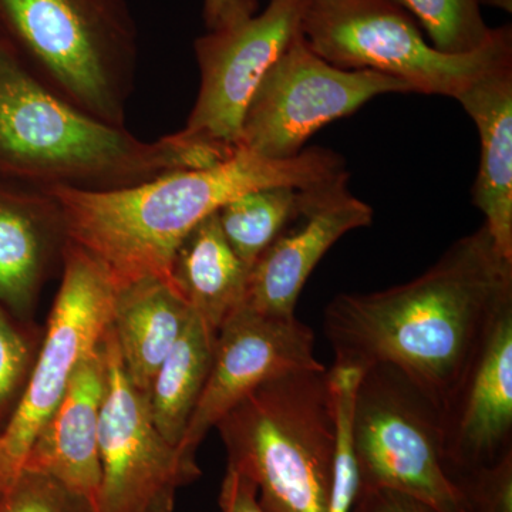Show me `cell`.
<instances>
[{
  "instance_id": "cell-30",
  "label": "cell",
  "mask_w": 512,
  "mask_h": 512,
  "mask_svg": "<svg viewBox=\"0 0 512 512\" xmlns=\"http://www.w3.org/2000/svg\"><path fill=\"white\" fill-rule=\"evenodd\" d=\"M174 497L175 495H165L156 501L146 512H173L174 510Z\"/></svg>"
},
{
  "instance_id": "cell-23",
  "label": "cell",
  "mask_w": 512,
  "mask_h": 512,
  "mask_svg": "<svg viewBox=\"0 0 512 512\" xmlns=\"http://www.w3.org/2000/svg\"><path fill=\"white\" fill-rule=\"evenodd\" d=\"M359 370L335 367L329 370L336 409V451L328 512H350L359 491V476L353 451L352 404Z\"/></svg>"
},
{
  "instance_id": "cell-31",
  "label": "cell",
  "mask_w": 512,
  "mask_h": 512,
  "mask_svg": "<svg viewBox=\"0 0 512 512\" xmlns=\"http://www.w3.org/2000/svg\"><path fill=\"white\" fill-rule=\"evenodd\" d=\"M481 3L494 6V8L503 9L505 12H511L512 0H480Z\"/></svg>"
},
{
  "instance_id": "cell-5",
  "label": "cell",
  "mask_w": 512,
  "mask_h": 512,
  "mask_svg": "<svg viewBox=\"0 0 512 512\" xmlns=\"http://www.w3.org/2000/svg\"><path fill=\"white\" fill-rule=\"evenodd\" d=\"M0 33L47 89L124 127L138 57L127 0H0Z\"/></svg>"
},
{
  "instance_id": "cell-15",
  "label": "cell",
  "mask_w": 512,
  "mask_h": 512,
  "mask_svg": "<svg viewBox=\"0 0 512 512\" xmlns=\"http://www.w3.org/2000/svg\"><path fill=\"white\" fill-rule=\"evenodd\" d=\"M69 242L62 205L47 188L0 177V303L26 322Z\"/></svg>"
},
{
  "instance_id": "cell-21",
  "label": "cell",
  "mask_w": 512,
  "mask_h": 512,
  "mask_svg": "<svg viewBox=\"0 0 512 512\" xmlns=\"http://www.w3.org/2000/svg\"><path fill=\"white\" fill-rule=\"evenodd\" d=\"M301 190L266 187L229 201L217 212L222 234L251 271L298 207Z\"/></svg>"
},
{
  "instance_id": "cell-20",
  "label": "cell",
  "mask_w": 512,
  "mask_h": 512,
  "mask_svg": "<svg viewBox=\"0 0 512 512\" xmlns=\"http://www.w3.org/2000/svg\"><path fill=\"white\" fill-rule=\"evenodd\" d=\"M217 332L192 312L184 332L157 370L146 394L151 419L168 443L180 447L210 375Z\"/></svg>"
},
{
  "instance_id": "cell-8",
  "label": "cell",
  "mask_w": 512,
  "mask_h": 512,
  "mask_svg": "<svg viewBox=\"0 0 512 512\" xmlns=\"http://www.w3.org/2000/svg\"><path fill=\"white\" fill-rule=\"evenodd\" d=\"M306 0H238L195 40L200 93L178 136L221 158L241 146L242 121L272 64L301 33Z\"/></svg>"
},
{
  "instance_id": "cell-1",
  "label": "cell",
  "mask_w": 512,
  "mask_h": 512,
  "mask_svg": "<svg viewBox=\"0 0 512 512\" xmlns=\"http://www.w3.org/2000/svg\"><path fill=\"white\" fill-rule=\"evenodd\" d=\"M512 306V259L481 225L423 275L370 293L335 296L323 330L335 367H396L443 410L494 323Z\"/></svg>"
},
{
  "instance_id": "cell-4",
  "label": "cell",
  "mask_w": 512,
  "mask_h": 512,
  "mask_svg": "<svg viewBox=\"0 0 512 512\" xmlns=\"http://www.w3.org/2000/svg\"><path fill=\"white\" fill-rule=\"evenodd\" d=\"M215 429L266 512H328L338 429L325 366L262 383Z\"/></svg>"
},
{
  "instance_id": "cell-18",
  "label": "cell",
  "mask_w": 512,
  "mask_h": 512,
  "mask_svg": "<svg viewBox=\"0 0 512 512\" xmlns=\"http://www.w3.org/2000/svg\"><path fill=\"white\" fill-rule=\"evenodd\" d=\"M192 311L174 286L143 279L116 289L111 328L131 383L147 394Z\"/></svg>"
},
{
  "instance_id": "cell-22",
  "label": "cell",
  "mask_w": 512,
  "mask_h": 512,
  "mask_svg": "<svg viewBox=\"0 0 512 512\" xmlns=\"http://www.w3.org/2000/svg\"><path fill=\"white\" fill-rule=\"evenodd\" d=\"M426 30L430 45L446 55H468L493 40L480 0H393Z\"/></svg>"
},
{
  "instance_id": "cell-13",
  "label": "cell",
  "mask_w": 512,
  "mask_h": 512,
  "mask_svg": "<svg viewBox=\"0 0 512 512\" xmlns=\"http://www.w3.org/2000/svg\"><path fill=\"white\" fill-rule=\"evenodd\" d=\"M372 222V207L349 190L348 170L301 190L292 217L249 271L242 306L279 318L295 316L320 259L343 235Z\"/></svg>"
},
{
  "instance_id": "cell-9",
  "label": "cell",
  "mask_w": 512,
  "mask_h": 512,
  "mask_svg": "<svg viewBox=\"0 0 512 512\" xmlns=\"http://www.w3.org/2000/svg\"><path fill=\"white\" fill-rule=\"evenodd\" d=\"M116 286L109 272L74 242H67L62 284L22 399L0 433V488L22 470L33 441L63 399L84 360L93 355L113 320Z\"/></svg>"
},
{
  "instance_id": "cell-26",
  "label": "cell",
  "mask_w": 512,
  "mask_h": 512,
  "mask_svg": "<svg viewBox=\"0 0 512 512\" xmlns=\"http://www.w3.org/2000/svg\"><path fill=\"white\" fill-rule=\"evenodd\" d=\"M463 512H512V453L493 466L451 477Z\"/></svg>"
},
{
  "instance_id": "cell-27",
  "label": "cell",
  "mask_w": 512,
  "mask_h": 512,
  "mask_svg": "<svg viewBox=\"0 0 512 512\" xmlns=\"http://www.w3.org/2000/svg\"><path fill=\"white\" fill-rule=\"evenodd\" d=\"M350 512H441L436 507L390 488H359Z\"/></svg>"
},
{
  "instance_id": "cell-16",
  "label": "cell",
  "mask_w": 512,
  "mask_h": 512,
  "mask_svg": "<svg viewBox=\"0 0 512 512\" xmlns=\"http://www.w3.org/2000/svg\"><path fill=\"white\" fill-rule=\"evenodd\" d=\"M106 339V338H104ZM107 386L106 343L74 373L22 468L55 478L96 504L101 484L99 423Z\"/></svg>"
},
{
  "instance_id": "cell-14",
  "label": "cell",
  "mask_w": 512,
  "mask_h": 512,
  "mask_svg": "<svg viewBox=\"0 0 512 512\" xmlns=\"http://www.w3.org/2000/svg\"><path fill=\"white\" fill-rule=\"evenodd\" d=\"M448 476L512 453V306L501 313L441 410Z\"/></svg>"
},
{
  "instance_id": "cell-7",
  "label": "cell",
  "mask_w": 512,
  "mask_h": 512,
  "mask_svg": "<svg viewBox=\"0 0 512 512\" xmlns=\"http://www.w3.org/2000/svg\"><path fill=\"white\" fill-rule=\"evenodd\" d=\"M352 440L359 488H390L441 512H463L444 458L441 412L396 367L360 373Z\"/></svg>"
},
{
  "instance_id": "cell-28",
  "label": "cell",
  "mask_w": 512,
  "mask_h": 512,
  "mask_svg": "<svg viewBox=\"0 0 512 512\" xmlns=\"http://www.w3.org/2000/svg\"><path fill=\"white\" fill-rule=\"evenodd\" d=\"M220 505L222 512H266L259 503L256 485L232 467L222 481Z\"/></svg>"
},
{
  "instance_id": "cell-19",
  "label": "cell",
  "mask_w": 512,
  "mask_h": 512,
  "mask_svg": "<svg viewBox=\"0 0 512 512\" xmlns=\"http://www.w3.org/2000/svg\"><path fill=\"white\" fill-rule=\"evenodd\" d=\"M170 274L175 291L217 333L244 303L249 269L229 247L217 212L181 242Z\"/></svg>"
},
{
  "instance_id": "cell-3",
  "label": "cell",
  "mask_w": 512,
  "mask_h": 512,
  "mask_svg": "<svg viewBox=\"0 0 512 512\" xmlns=\"http://www.w3.org/2000/svg\"><path fill=\"white\" fill-rule=\"evenodd\" d=\"M225 160L177 133L147 143L39 82L0 33V177L106 192Z\"/></svg>"
},
{
  "instance_id": "cell-2",
  "label": "cell",
  "mask_w": 512,
  "mask_h": 512,
  "mask_svg": "<svg viewBox=\"0 0 512 512\" xmlns=\"http://www.w3.org/2000/svg\"><path fill=\"white\" fill-rule=\"evenodd\" d=\"M345 170V161L325 148L269 160L239 146L210 167L173 171L121 190H47L62 205L69 241L93 255L120 289L143 279L171 285L181 242L229 201L259 188L305 190Z\"/></svg>"
},
{
  "instance_id": "cell-6",
  "label": "cell",
  "mask_w": 512,
  "mask_h": 512,
  "mask_svg": "<svg viewBox=\"0 0 512 512\" xmlns=\"http://www.w3.org/2000/svg\"><path fill=\"white\" fill-rule=\"evenodd\" d=\"M301 32L316 55L345 70H372L412 92L456 99L480 74L512 53L510 26L468 55H446L393 0H306Z\"/></svg>"
},
{
  "instance_id": "cell-25",
  "label": "cell",
  "mask_w": 512,
  "mask_h": 512,
  "mask_svg": "<svg viewBox=\"0 0 512 512\" xmlns=\"http://www.w3.org/2000/svg\"><path fill=\"white\" fill-rule=\"evenodd\" d=\"M0 512H96V508L55 478L22 468L0 488Z\"/></svg>"
},
{
  "instance_id": "cell-24",
  "label": "cell",
  "mask_w": 512,
  "mask_h": 512,
  "mask_svg": "<svg viewBox=\"0 0 512 512\" xmlns=\"http://www.w3.org/2000/svg\"><path fill=\"white\" fill-rule=\"evenodd\" d=\"M40 339L0 303V433L25 392Z\"/></svg>"
},
{
  "instance_id": "cell-11",
  "label": "cell",
  "mask_w": 512,
  "mask_h": 512,
  "mask_svg": "<svg viewBox=\"0 0 512 512\" xmlns=\"http://www.w3.org/2000/svg\"><path fill=\"white\" fill-rule=\"evenodd\" d=\"M107 386L99 423L101 484L96 512H146L201 476L197 461L161 436L146 394L131 383L113 328L106 339Z\"/></svg>"
},
{
  "instance_id": "cell-17",
  "label": "cell",
  "mask_w": 512,
  "mask_h": 512,
  "mask_svg": "<svg viewBox=\"0 0 512 512\" xmlns=\"http://www.w3.org/2000/svg\"><path fill=\"white\" fill-rule=\"evenodd\" d=\"M480 134L473 204L501 254L512 259V53L456 97Z\"/></svg>"
},
{
  "instance_id": "cell-12",
  "label": "cell",
  "mask_w": 512,
  "mask_h": 512,
  "mask_svg": "<svg viewBox=\"0 0 512 512\" xmlns=\"http://www.w3.org/2000/svg\"><path fill=\"white\" fill-rule=\"evenodd\" d=\"M320 366L315 336L296 316L279 318L241 306L218 330L210 375L178 450L195 460L208 431L252 390L292 370Z\"/></svg>"
},
{
  "instance_id": "cell-29",
  "label": "cell",
  "mask_w": 512,
  "mask_h": 512,
  "mask_svg": "<svg viewBox=\"0 0 512 512\" xmlns=\"http://www.w3.org/2000/svg\"><path fill=\"white\" fill-rule=\"evenodd\" d=\"M238 0H204V20L207 28H211L218 18Z\"/></svg>"
},
{
  "instance_id": "cell-10",
  "label": "cell",
  "mask_w": 512,
  "mask_h": 512,
  "mask_svg": "<svg viewBox=\"0 0 512 512\" xmlns=\"http://www.w3.org/2000/svg\"><path fill=\"white\" fill-rule=\"evenodd\" d=\"M410 92L406 83L386 74L333 66L313 52L301 32L249 101L241 146L269 160H288L299 156L320 128L350 116L367 101Z\"/></svg>"
}]
</instances>
